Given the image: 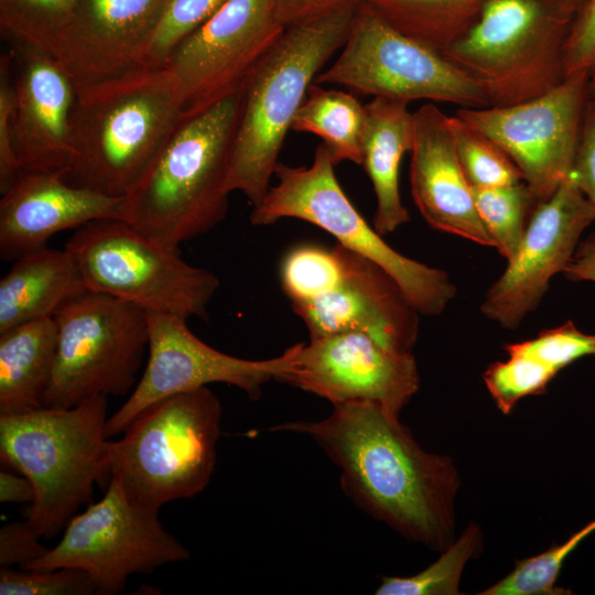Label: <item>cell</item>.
I'll return each instance as SVG.
<instances>
[{
    "mask_svg": "<svg viewBox=\"0 0 595 595\" xmlns=\"http://www.w3.org/2000/svg\"><path fill=\"white\" fill-rule=\"evenodd\" d=\"M486 0H364L402 33L444 52L473 23Z\"/></svg>",
    "mask_w": 595,
    "mask_h": 595,
    "instance_id": "4316f807",
    "label": "cell"
},
{
    "mask_svg": "<svg viewBox=\"0 0 595 595\" xmlns=\"http://www.w3.org/2000/svg\"><path fill=\"white\" fill-rule=\"evenodd\" d=\"M184 119V96L167 67L132 68L77 88L76 158L65 180L123 198Z\"/></svg>",
    "mask_w": 595,
    "mask_h": 595,
    "instance_id": "7a4b0ae2",
    "label": "cell"
},
{
    "mask_svg": "<svg viewBox=\"0 0 595 595\" xmlns=\"http://www.w3.org/2000/svg\"><path fill=\"white\" fill-rule=\"evenodd\" d=\"M410 152L411 194L424 220L436 230L494 247L459 163L450 116L435 102H425L413 112Z\"/></svg>",
    "mask_w": 595,
    "mask_h": 595,
    "instance_id": "44dd1931",
    "label": "cell"
},
{
    "mask_svg": "<svg viewBox=\"0 0 595 595\" xmlns=\"http://www.w3.org/2000/svg\"><path fill=\"white\" fill-rule=\"evenodd\" d=\"M226 0H169L141 60L144 67H165L174 50Z\"/></svg>",
    "mask_w": 595,
    "mask_h": 595,
    "instance_id": "e575fe53",
    "label": "cell"
},
{
    "mask_svg": "<svg viewBox=\"0 0 595 595\" xmlns=\"http://www.w3.org/2000/svg\"><path fill=\"white\" fill-rule=\"evenodd\" d=\"M40 534L29 521L9 522L0 529V566L23 565L43 556L50 548L40 542Z\"/></svg>",
    "mask_w": 595,
    "mask_h": 595,
    "instance_id": "ab89813d",
    "label": "cell"
},
{
    "mask_svg": "<svg viewBox=\"0 0 595 595\" xmlns=\"http://www.w3.org/2000/svg\"><path fill=\"white\" fill-rule=\"evenodd\" d=\"M91 292L112 295L145 312L208 318L219 286L210 271L190 264L117 218L90 221L65 244Z\"/></svg>",
    "mask_w": 595,
    "mask_h": 595,
    "instance_id": "9c48e42d",
    "label": "cell"
},
{
    "mask_svg": "<svg viewBox=\"0 0 595 595\" xmlns=\"http://www.w3.org/2000/svg\"><path fill=\"white\" fill-rule=\"evenodd\" d=\"M477 213L494 247L507 261L517 253L539 201L524 182L473 188Z\"/></svg>",
    "mask_w": 595,
    "mask_h": 595,
    "instance_id": "83f0119b",
    "label": "cell"
},
{
    "mask_svg": "<svg viewBox=\"0 0 595 595\" xmlns=\"http://www.w3.org/2000/svg\"><path fill=\"white\" fill-rule=\"evenodd\" d=\"M220 420L221 404L207 387L151 404L108 442L109 480L154 511L201 494L215 470Z\"/></svg>",
    "mask_w": 595,
    "mask_h": 595,
    "instance_id": "8992f818",
    "label": "cell"
},
{
    "mask_svg": "<svg viewBox=\"0 0 595 595\" xmlns=\"http://www.w3.org/2000/svg\"><path fill=\"white\" fill-rule=\"evenodd\" d=\"M57 347L54 318L0 334V415L44 407Z\"/></svg>",
    "mask_w": 595,
    "mask_h": 595,
    "instance_id": "d4e9b609",
    "label": "cell"
},
{
    "mask_svg": "<svg viewBox=\"0 0 595 595\" xmlns=\"http://www.w3.org/2000/svg\"><path fill=\"white\" fill-rule=\"evenodd\" d=\"M399 416L367 401L333 405L316 421L275 424L272 432L310 436L338 467L345 494L405 539L442 552L455 540L457 468L424 451Z\"/></svg>",
    "mask_w": 595,
    "mask_h": 595,
    "instance_id": "6da1fadb",
    "label": "cell"
},
{
    "mask_svg": "<svg viewBox=\"0 0 595 595\" xmlns=\"http://www.w3.org/2000/svg\"><path fill=\"white\" fill-rule=\"evenodd\" d=\"M149 328L148 359L127 401L107 420L106 437L122 434L148 407L167 397L223 382L258 399L262 386L282 380L290 369L294 346L280 356L242 359L221 353L197 338L186 318L145 312Z\"/></svg>",
    "mask_w": 595,
    "mask_h": 595,
    "instance_id": "5bb4252c",
    "label": "cell"
},
{
    "mask_svg": "<svg viewBox=\"0 0 595 595\" xmlns=\"http://www.w3.org/2000/svg\"><path fill=\"white\" fill-rule=\"evenodd\" d=\"M358 6L288 25L244 82L227 188L252 207L270 188L293 119L316 75L344 45Z\"/></svg>",
    "mask_w": 595,
    "mask_h": 595,
    "instance_id": "277c9868",
    "label": "cell"
},
{
    "mask_svg": "<svg viewBox=\"0 0 595 595\" xmlns=\"http://www.w3.org/2000/svg\"><path fill=\"white\" fill-rule=\"evenodd\" d=\"M456 153L473 188H488L523 182L509 156L491 140L470 128L456 115L450 116Z\"/></svg>",
    "mask_w": 595,
    "mask_h": 595,
    "instance_id": "d6a6232c",
    "label": "cell"
},
{
    "mask_svg": "<svg viewBox=\"0 0 595 595\" xmlns=\"http://www.w3.org/2000/svg\"><path fill=\"white\" fill-rule=\"evenodd\" d=\"M285 28L277 14V0H226L165 65L183 91L184 117L240 89Z\"/></svg>",
    "mask_w": 595,
    "mask_h": 595,
    "instance_id": "9a60e30c",
    "label": "cell"
},
{
    "mask_svg": "<svg viewBox=\"0 0 595 595\" xmlns=\"http://www.w3.org/2000/svg\"><path fill=\"white\" fill-rule=\"evenodd\" d=\"M335 247L343 267L338 284L314 300L292 304L310 338L359 332L394 351L412 353L420 313L381 267L338 242Z\"/></svg>",
    "mask_w": 595,
    "mask_h": 595,
    "instance_id": "ac0fdd59",
    "label": "cell"
},
{
    "mask_svg": "<svg viewBox=\"0 0 595 595\" xmlns=\"http://www.w3.org/2000/svg\"><path fill=\"white\" fill-rule=\"evenodd\" d=\"M483 547L480 528L470 523L441 556L425 570L412 576H383L377 595H456L467 561Z\"/></svg>",
    "mask_w": 595,
    "mask_h": 595,
    "instance_id": "f546056e",
    "label": "cell"
},
{
    "mask_svg": "<svg viewBox=\"0 0 595 595\" xmlns=\"http://www.w3.org/2000/svg\"><path fill=\"white\" fill-rule=\"evenodd\" d=\"M158 515L134 502L121 484L110 478L102 498L71 519L55 547L19 569L75 567L89 575L96 594L121 593L130 576L151 574L191 558Z\"/></svg>",
    "mask_w": 595,
    "mask_h": 595,
    "instance_id": "7c38bea8",
    "label": "cell"
},
{
    "mask_svg": "<svg viewBox=\"0 0 595 595\" xmlns=\"http://www.w3.org/2000/svg\"><path fill=\"white\" fill-rule=\"evenodd\" d=\"M588 80V72L576 73L528 101L461 107L455 115L509 156L540 203L572 173L589 100Z\"/></svg>",
    "mask_w": 595,
    "mask_h": 595,
    "instance_id": "4fadbf2b",
    "label": "cell"
},
{
    "mask_svg": "<svg viewBox=\"0 0 595 595\" xmlns=\"http://www.w3.org/2000/svg\"><path fill=\"white\" fill-rule=\"evenodd\" d=\"M588 91L589 101L595 109V69L589 73Z\"/></svg>",
    "mask_w": 595,
    "mask_h": 595,
    "instance_id": "f6af8a7d",
    "label": "cell"
},
{
    "mask_svg": "<svg viewBox=\"0 0 595 595\" xmlns=\"http://www.w3.org/2000/svg\"><path fill=\"white\" fill-rule=\"evenodd\" d=\"M573 17L565 0H486L443 53L480 85L490 106L517 105L564 80Z\"/></svg>",
    "mask_w": 595,
    "mask_h": 595,
    "instance_id": "52a82bcc",
    "label": "cell"
},
{
    "mask_svg": "<svg viewBox=\"0 0 595 595\" xmlns=\"http://www.w3.org/2000/svg\"><path fill=\"white\" fill-rule=\"evenodd\" d=\"M508 356L505 361L491 364L483 375L491 398L504 414H509L520 399L545 392L550 381L558 375L530 356Z\"/></svg>",
    "mask_w": 595,
    "mask_h": 595,
    "instance_id": "836d02e7",
    "label": "cell"
},
{
    "mask_svg": "<svg viewBox=\"0 0 595 595\" xmlns=\"http://www.w3.org/2000/svg\"><path fill=\"white\" fill-rule=\"evenodd\" d=\"M335 166L323 143L309 166L279 162L274 170L278 182L252 207L251 224L267 226L283 218L311 223L334 236L339 245L381 267L420 314H442L457 290L450 275L391 248L347 197L336 178Z\"/></svg>",
    "mask_w": 595,
    "mask_h": 595,
    "instance_id": "ba28073f",
    "label": "cell"
},
{
    "mask_svg": "<svg viewBox=\"0 0 595 595\" xmlns=\"http://www.w3.org/2000/svg\"><path fill=\"white\" fill-rule=\"evenodd\" d=\"M571 176L595 214V109L589 100Z\"/></svg>",
    "mask_w": 595,
    "mask_h": 595,
    "instance_id": "60d3db41",
    "label": "cell"
},
{
    "mask_svg": "<svg viewBox=\"0 0 595 595\" xmlns=\"http://www.w3.org/2000/svg\"><path fill=\"white\" fill-rule=\"evenodd\" d=\"M563 61L565 77L595 68V0H586L574 14Z\"/></svg>",
    "mask_w": 595,
    "mask_h": 595,
    "instance_id": "f35d334b",
    "label": "cell"
},
{
    "mask_svg": "<svg viewBox=\"0 0 595 595\" xmlns=\"http://www.w3.org/2000/svg\"><path fill=\"white\" fill-rule=\"evenodd\" d=\"M57 347L44 407L71 408L98 396H126L149 346L145 311L87 292L55 317Z\"/></svg>",
    "mask_w": 595,
    "mask_h": 595,
    "instance_id": "8fae6325",
    "label": "cell"
},
{
    "mask_svg": "<svg viewBox=\"0 0 595 595\" xmlns=\"http://www.w3.org/2000/svg\"><path fill=\"white\" fill-rule=\"evenodd\" d=\"M594 69H595V68H594ZM594 69H593V71H594Z\"/></svg>",
    "mask_w": 595,
    "mask_h": 595,
    "instance_id": "7dc6e473",
    "label": "cell"
},
{
    "mask_svg": "<svg viewBox=\"0 0 595 595\" xmlns=\"http://www.w3.org/2000/svg\"><path fill=\"white\" fill-rule=\"evenodd\" d=\"M169 0H78L54 57L76 87L141 65Z\"/></svg>",
    "mask_w": 595,
    "mask_h": 595,
    "instance_id": "ffe728a7",
    "label": "cell"
},
{
    "mask_svg": "<svg viewBox=\"0 0 595 595\" xmlns=\"http://www.w3.org/2000/svg\"><path fill=\"white\" fill-rule=\"evenodd\" d=\"M78 0H0V29L14 44L46 52L55 50Z\"/></svg>",
    "mask_w": 595,
    "mask_h": 595,
    "instance_id": "f1b7e54d",
    "label": "cell"
},
{
    "mask_svg": "<svg viewBox=\"0 0 595 595\" xmlns=\"http://www.w3.org/2000/svg\"><path fill=\"white\" fill-rule=\"evenodd\" d=\"M594 220L591 205L570 175L534 208L517 253L485 294L483 315L504 328L518 327L538 307L552 277L563 272Z\"/></svg>",
    "mask_w": 595,
    "mask_h": 595,
    "instance_id": "e0dca14e",
    "label": "cell"
},
{
    "mask_svg": "<svg viewBox=\"0 0 595 595\" xmlns=\"http://www.w3.org/2000/svg\"><path fill=\"white\" fill-rule=\"evenodd\" d=\"M408 102L374 97L365 107L361 154L376 196L374 228L385 236L410 220L399 193V169L413 144Z\"/></svg>",
    "mask_w": 595,
    "mask_h": 595,
    "instance_id": "cb8c5ba5",
    "label": "cell"
},
{
    "mask_svg": "<svg viewBox=\"0 0 595 595\" xmlns=\"http://www.w3.org/2000/svg\"><path fill=\"white\" fill-rule=\"evenodd\" d=\"M107 420L106 396L0 415V458L31 480L28 521L41 538L65 529L96 484L108 486Z\"/></svg>",
    "mask_w": 595,
    "mask_h": 595,
    "instance_id": "5b68a950",
    "label": "cell"
},
{
    "mask_svg": "<svg viewBox=\"0 0 595 595\" xmlns=\"http://www.w3.org/2000/svg\"><path fill=\"white\" fill-rule=\"evenodd\" d=\"M505 350L530 356L559 372L582 357L595 356V334H586L567 321L542 331L533 339L508 344Z\"/></svg>",
    "mask_w": 595,
    "mask_h": 595,
    "instance_id": "d590c367",
    "label": "cell"
},
{
    "mask_svg": "<svg viewBox=\"0 0 595 595\" xmlns=\"http://www.w3.org/2000/svg\"><path fill=\"white\" fill-rule=\"evenodd\" d=\"M361 2L364 0H277V14L280 22L288 26L347 7L358 6Z\"/></svg>",
    "mask_w": 595,
    "mask_h": 595,
    "instance_id": "b9f144b4",
    "label": "cell"
},
{
    "mask_svg": "<svg viewBox=\"0 0 595 595\" xmlns=\"http://www.w3.org/2000/svg\"><path fill=\"white\" fill-rule=\"evenodd\" d=\"M121 198L68 183L62 172H21L0 199V257L44 248L55 234L119 217Z\"/></svg>",
    "mask_w": 595,
    "mask_h": 595,
    "instance_id": "7402d4cb",
    "label": "cell"
},
{
    "mask_svg": "<svg viewBox=\"0 0 595 595\" xmlns=\"http://www.w3.org/2000/svg\"><path fill=\"white\" fill-rule=\"evenodd\" d=\"M562 273L570 281L595 283V232L580 241Z\"/></svg>",
    "mask_w": 595,
    "mask_h": 595,
    "instance_id": "7bdbcfd3",
    "label": "cell"
},
{
    "mask_svg": "<svg viewBox=\"0 0 595 595\" xmlns=\"http://www.w3.org/2000/svg\"><path fill=\"white\" fill-rule=\"evenodd\" d=\"M34 497V487L26 476H18L8 470L0 472V502L32 504Z\"/></svg>",
    "mask_w": 595,
    "mask_h": 595,
    "instance_id": "ee69618b",
    "label": "cell"
},
{
    "mask_svg": "<svg viewBox=\"0 0 595 595\" xmlns=\"http://www.w3.org/2000/svg\"><path fill=\"white\" fill-rule=\"evenodd\" d=\"M89 292L67 249L47 246L14 260L0 281V334L24 323L54 318Z\"/></svg>",
    "mask_w": 595,
    "mask_h": 595,
    "instance_id": "603a6c76",
    "label": "cell"
},
{
    "mask_svg": "<svg viewBox=\"0 0 595 595\" xmlns=\"http://www.w3.org/2000/svg\"><path fill=\"white\" fill-rule=\"evenodd\" d=\"M89 575L79 569L13 570L1 567L0 595H91Z\"/></svg>",
    "mask_w": 595,
    "mask_h": 595,
    "instance_id": "8d00e7d4",
    "label": "cell"
},
{
    "mask_svg": "<svg viewBox=\"0 0 595 595\" xmlns=\"http://www.w3.org/2000/svg\"><path fill=\"white\" fill-rule=\"evenodd\" d=\"M364 106L351 93L313 83L291 130L320 137L336 165L343 161L361 165Z\"/></svg>",
    "mask_w": 595,
    "mask_h": 595,
    "instance_id": "484cf974",
    "label": "cell"
},
{
    "mask_svg": "<svg viewBox=\"0 0 595 595\" xmlns=\"http://www.w3.org/2000/svg\"><path fill=\"white\" fill-rule=\"evenodd\" d=\"M567 6L571 8V10L576 13L577 10H580L583 4L586 2V0H565Z\"/></svg>",
    "mask_w": 595,
    "mask_h": 595,
    "instance_id": "bcb514c9",
    "label": "cell"
},
{
    "mask_svg": "<svg viewBox=\"0 0 595 595\" xmlns=\"http://www.w3.org/2000/svg\"><path fill=\"white\" fill-rule=\"evenodd\" d=\"M595 520L574 532L562 544H554L534 556L517 561L513 570L482 595H567L570 589L556 585L567 555L592 532Z\"/></svg>",
    "mask_w": 595,
    "mask_h": 595,
    "instance_id": "4dcf8cb0",
    "label": "cell"
},
{
    "mask_svg": "<svg viewBox=\"0 0 595 595\" xmlns=\"http://www.w3.org/2000/svg\"><path fill=\"white\" fill-rule=\"evenodd\" d=\"M17 95L12 54L0 57V192L4 193L21 173V166L12 147V126Z\"/></svg>",
    "mask_w": 595,
    "mask_h": 595,
    "instance_id": "74e56055",
    "label": "cell"
},
{
    "mask_svg": "<svg viewBox=\"0 0 595 595\" xmlns=\"http://www.w3.org/2000/svg\"><path fill=\"white\" fill-rule=\"evenodd\" d=\"M342 48L314 83L408 104L423 99L469 108L490 106L468 73L444 53L392 26L365 2L357 7Z\"/></svg>",
    "mask_w": 595,
    "mask_h": 595,
    "instance_id": "30bf717a",
    "label": "cell"
},
{
    "mask_svg": "<svg viewBox=\"0 0 595 595\" xmlns=\"http://www.w3.org/2000/svg\"><path fill=\"white\" fill-rule=\"evenodd\" d=\"M17 95L12 147L21 172L66 173L76 158L77 87L51 54L12 43Z\"/></svg>",
    "mask_w": 595,
    "mask_h": 595,
    "instance_id": "d6986e66",
    "label": "cell"
},
{
    "mask_svg": "<svg viewBox=\"0 0 595 595\" xmlns=\"http://www.w3.org/2000/svg\"><path fill=\"white\" fill-rule=\"evenodd\" d=\"M342 260L335 246L292 248L280 267L281 284L292 304L307 302L333 290L340 281Z\"/></svg>",
    "mask_w": 595,
    "mask_h": 595,
    "instance_id": "1f68e13d",
    "label": "cell"
},
{
    "mask_svg": "<svg viewBox=\"0 0 595 595\" xmlns=\"http://www.w3.org/2000/svg\"><path fill=\"white\" fill-rule=\"evenodd\" d=\"M241 102L240 88L184 117L121 198L118 219L173 250L217 226L228 210L227 177Z\"/></svg>",
    "mask_w": 595,
    "mask_h": 595,
    "instance_id": "3957f363",
    "label": "cell"
},
{
    "mask_svg": "<svg viewBox=\"0 0 595 595\" xmlns=\"http://www.w3.org/2000/svg\"><path fill=\"white\" fill-rule=\"evenodd\" d=\"M281 381L328 400L333 405L367 401L399 416L420 387L412 353L387 348L371 336L346 332L294 344Z\"/></svg>",
    "mask_w": 595,
    "mask_h": 595,
    "instance_id": "2e32d148",
    "label": "cell"
}]
</instances>
